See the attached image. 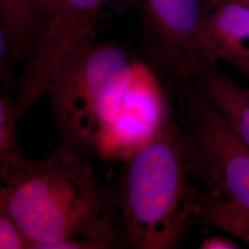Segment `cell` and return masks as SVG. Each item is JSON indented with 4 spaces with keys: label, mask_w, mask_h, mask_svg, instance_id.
<instances>
[{
    "label": "cell",
    "mask_w": 249,
    "mask_h": 249,
    "mask_svg": "<svg viewBox=\"0 0 249 249\" xmlns=\"http://www.w3.org/2000/svg\"><path fill=\"white\" fill-rule=\"evenodd\" d=\"M213 101L241 141L249 148V88L215 67L196 84Z\"/></svg>",
    "instance_id": "cell-8"
},
{
    "label": "cell",
    "mask_w": 249,
    "mask_h": 249,
    "mask_svg": "<svg viewBox=\"0 0 249 249\" xmlns=\"http://www.w3.org/2000/svg\"><path fill=\"white\" fill-rule=\"evenodd\" d=\"M176 114L194 180L202 189L249 207V148L213 101L194 86L178 92Z\"/></svg>",
    "instance_id": "cell-5"
},
{
    "label": "cell",
    "mask_w": 249,
    "mask_h": 249,
    "mask_svg": "<svg viewBox=\"0 0 249 249\" xmlns=\"http://www.w3.org/2000/svg\"><path fill=\"white\" fill-rule=\"evenodd\" d=\"M38 0H0V46L14 65L25 64L36 35Z\"/></svg>",
    "instance_id": "cell-9"
},
{
    "label": "cell",
    "mask_w": 249,
    "mask_h": 249,
    "mask_svg": "<svg viewBox=\"0 0 249 249\" xmlns=\"http://www.w3.org/2000/svg\"><path fill=\"white\" fill-rule=\"evenodd\" d=\"M237 1H240V2H244V3L249 4V0H237Z\"/></svg>",
    "instance_id": "cell-14"
},
{
    "label": "cell",
    "mask_w": 249,
    "mask_h": 249,
    "mask_svg": "<svg viewBox=\"0 0 249 249\" xmlns=\"http://www.w3.org/2000/svg\"><path fill=\"white\" fill-rule=\"evenodd\" d=\"M201 249H239L236 242L221 234H213L204 237L199 244Z\"/></svg>",
    "instance_id": "cell-13"
},
{
    "label": "cell",
    "mask_w": 249,
    "mask_h": 249,
    "mask_svg": "<svg viewBox=\"0 0 249 249\" xmlns=\"http://www.w3.org/2000/svg\"><path fill=\"white\" fill-rule=\"evenodd\" d=\"M0 249H32L18 224L4 212H0Z\"/></svg>",
    "instance_id": "cell-12"
},
{
    "label": "cell",
    "mask_w": 249,
    "mask_h": 249,
    "mask_svg": "<svg viewBox=\"0 0 249 249\" xmlns=\"http://www.w3.org/2000/svg\"><path fill=\"white\" fill-rule=\"evenodd\" d=\"M0 212L11 217L32 249L128 248L116 197L89 156L58 143L38 160L0 161Z\"/></svg>",
    "instance_id": "cell-2"
},
{
    "label": "cell",
    "mask_w": 249,
    "mask_h": 249,
    "mask_svg": "<svg viewBox=\"0 0 249 249\" xmlns=\"http://www.w3.org/2000/svg\"><path fill=\"white\" fill-rule=\"evenodd\" d=\"M187 141L171 111L151 138L124 160L116 197L128 248H178L195 223L199 187Z\"/></svg>",
    "instance_id": "cell-3"
},
{
    "label": "cell",
    "mask_w": 249,
    "mask_h": 249,
    "mask_svg": "<svg viewBox=\"0 0 249 249\" xmlns=\"http://www.w3.org/2000/svg\"><path fill=\"white\" fill-rule=\"evenodd\" d=\"M195 223L223 230L249 244V207L199 187Z\"/></svg>",
    "instance_id": "cell-10"
},
{
    "label": "cell",
    "mask_w": 249,
    "mask_h": 249,
    "mask_svg": "<svg viewBox=\"0 0 249 249\" xmlns=\"http://www.w3.org/2000/svg\"><path fill=\"white\" fill-rule=\"evenodd\" d=\"M143 52L178 91L220 65L207 31V0H134Z\"/></svg>",
    "instance_id": "cell-4"
},
{
    "label": "cell",
    "mask_w": 249,
    "mask_h": 249,
    "mask_svg": "<svg viewBox=\"0 0 249 249\" xmlns=\"http://www.w3.org/2000/svg\"><path fill=\"white\" fill-rule=\"evenodd\" d=\"M245 78L249 81V75H248V76H247V77H245Z\"/></svg>",
    "instance_id": "cell-15"
},
{
    "label": "cell",
    "mask_w": 249,
    "mask_h": 249,
    "mask_svg": "<svg viewBox=\"0 0 249 249\" xmlns=\"http://www.w3.org/2000/svg\"><path fill=\"white\" fill-rule=\"evenodd\" d=\"M207 31L218 59L249 75V4L207 0Z\"/></svg>",
    "instance_id": "cell-7"
},
{
    "label": "cell",
    "mask_w": 249,
    "mask_h": 249,
    "mask_svg": "<svg viewBox=\"0 0 249 249\" xmlns=\"http://www.w3.org/2000/svg\"><path fill=\"white\" fill-rule=\"evenodd\" d=\"M108 0H38L33 51L18 76L16 107L21 120L45 96L63 58L94 39L100 14Z\"/></svg>",
    "instance_id": "cell-6"
},
{
    "label": "cell",
    "mask_w": 249,
    "mask_h": 249,
    "mask_svg": "<svg viewBox=\"0 0 249 249\" xmlns=\"http://www.w3.org/2000/svg\"><path fill=\"white\" fill-rule=\"evenodd\" d=\"M45 95L59 143L89 157L125 160L169 112L151 65L95 39L63 58Z\"/></svg>",
    "instance_id": "cell-1"
},
{
    "label": "cell",
    "mask_w": 249,
    "mask_h": 249,
    "mask_svg": "<svg viewBox=\"0 0 249 249\" xmlns=\"http://www.w3.org/2000/svg\"><path fill=\"white\" fill-rule=\"evenodd\" d=\"M18 122L16 99L10 98L9 93L2 94L0 96V161L23 156L16 133Z\"/></svg>",
    "instance_id": "cell-11"
}]
</instances>
